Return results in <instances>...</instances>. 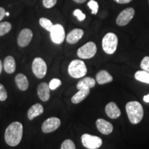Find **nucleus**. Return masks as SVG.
Here are the masks:
<instances>
[{
  "mask_svg": "<svg viewBox=\"0 0 149 149\" xmlns=\"http://www.w3.org/2000/svg\"><path fill=\"white\" fill-rule=\"evenodd\" d=\"M140 66L142 70L149 72V57H144V59L141 60Z\"/></svg>",
  "mask_w": 149,
  "mask_h": 149,
  "instance_id": "29",
  "label": "nucleus"
},
{
  "mask_svg": "<svg viewBox=\"0 0 149 149\" xmlns=\"http://www.w3.org/2000/svg\"><path fill=\"white\" fill-rule=\"evenodd\" d=\"M33 34L31 29H24L20 32L17 38L18 45L20 47H26L32 40Z\"/></svg>",
  "mask_w": 149,
  "mask_h": 149,
  "instance_id": "11",
  "label": "nucleus"
},
{
  "mask_svg": "<svg viewBox=\"0 0 149 149\" xmlns=\"http://www.w3.org/2000/svg\"><path fill=\"white\" fill-rule=\"evenodd\" d=\"M6 15L9 16V15H10V13H8V12H6Z\"/></svg>",
  "mask_w": 149,
  "mask_h": 149,
  "instance_id": "37",
  "label": "nucleus"
},
{
  "mask_svg": "<svg viewBox=\"0 0 149 149\" xmlns=\"http://www.w3.org/2000/svg\"><path fill=\"white\" fill-rule=\"evenodd\" d=\"M74 2L78 3H84L85 1H86L87 0H73Z\"/></svg>",
  "mask_w": 149,
  "mask_h": 149,
  "instance_id": "35",
  "label": "nucleus"
},
{
  "mask_svg": "<svg viewBox=\"0 0 149 149\" xmlns=\"http://www.w3.org/2000/svg\"><path fill=\"white\" fill-rule=\"evenodd\" d=\"M126 111L130 122L133 124H138L144 117L143 107L138 102H128L126 105Z\"/></svg>",
  "mask_w": 149,
  "mask_h": 149,
  "instance_id": "2",
  "label": "nucleus"
},
{
  "mask_svg": "<svg viewBox=\"0 0 149 149\" xmlns=\"http://www.w3.org/2000/svg\"><path fill=\"white\" fill-rule=\"evenodd\" d=\"M40 24L41 26L44 28V29H46L47 31H49V32L50 31H51V28L53 27V24L52 23L51 20H49L47 18H44V17H42L40 19Z\"/></svg>",
  "mask_w": 149,
  "mask_h": 149,
  "instance_id": "24",
  "label": "nucleus"
},
{
  "mask_svg": "<svg viewBox=\"0 0 149 149\" xmlns=\"http://www.w3.org/2000/svg\"><path fill=\"white\" fill-rule=\"evenodd\" d=\"M118 44V39L115 33H109L102 40V48L104 51L109 55H112L116 51Z\"/></svg>",
  "mask_w": 149,
  "mask_h": 149,
  "instance_id": "4",
  "label": "nucleus"
},
{
  "mask_svg": "<svg viewBox=\"0 0 149 149\" xmlns=\"http://www.w3.org/2000/svg\"><path fill=\"white\" fill-rule=\"evenodd\" d=\"M44 113V107L41 104H35L33 105L28 111V117L30 120H32L35 117L42 115Z\"/></svg>",
  "mask_w": 149,
  "mask_h": 149,
  "instance_id": "17",
  "label": "nucleus"
},
{
  "mask_svg": "<svg viewBox=\"0 0 149 149\" xmlns=\"http://www.w3.org/2000/svg\"><path fill=\"white\" fill-rule=\"evenodd\" d=\"M97 53L96 44L93 42H89L80 47L77 50V56L81 59H91Z\"/></svg>",
  "mask_w": 149,
  "mask_h": 149,
  "instance_id": "5",
  "label": "nucleus"
},
{
  "mask_svg": "<svg viewBox=\"0 0 149 149\" xmlns=\"http://www.w3.org/2000/svg\"><path fill=\"white\" fill-rule=\"evenodd\" d=\"M3 68L5 71L8 74H12L15 71L16 64L15 60L12 56H8L4 59L3 62Z\"/></svg>",
  "mask_w": 149,
  "mask_h": 149,
  "instance_id": "19",
  "label": "nucleus"
},
{
  "mask_svg": "<svg viewBox=\"0 0 149 149\" xmlns=\"http://www.w3.org/2000/svg\"><path fill=\"white\" fill-rule=\"evenodd\" d=\"M96 126L99 131L104 135H109L113 130V125L104 119H98L96 121Z\"/></svg>",
  "mask_w": 149,
  "mask_h": 149,
  "instance_id": "12",
  "label": "nucleus"
},
{
  "mask_svg": "<svg viewBox=\"0 0 149 149\" xmlns=\"http://www.w3.org/2000/svg\"><path fill=\"white\" fill-rule=\"evenodd\" d=\"M135 15V10L133 8H127L122 10L116 19V23L120 26H124L130 22Z\"/></svg>",
  "mask_w": 149,
  "mask_h": 149,
  "instance_id": "9",
  "label": "nucleus"
},
{
  "mask_svg": "<svg viewBox=\"0 0 149 149\" xmlns=\"http://www.w3.org/2000/svg\"><path fill=\"white\" fill-rule=\"evenodd\" d=\"M107 115L111 119H117L120 116L121 111L115 102H110L105 108Z\"/></svg>",
  "mask_w": 149,
  "mask_h": 149,
  "instance_id": "15",
  "label": "nucleus"
},
{
  "mask_svg": "<svg viewBox=\"0 0 149 149\" xmlns=\"http://www.w3.org/2000/svg\"><path fill=\"white\" fill-rule=\"evenodd\" d=\"M23 135V125L19 122H14L6 129L4 138L10 146H16L19 144Z\"/></svg>",
  "mask_w": 149,
  "mask_h": 149,
  "instance_id": "1",
  "label": "nucleus"
},
{
  "mask_svg": "<svg viewBox=\"0 0 149 149\" xmlns=\"http://www.w3.org/2000/svg\"><path fill=\"white\" fill-rule=\"evenodd\" d=\"M84 35V31L80 29H73L66 37V42L68 44H74L79 42Z\"/></svg>",
  "mask_w": 149,
  "mask_h": 149,
  "instance_id": "14",
  "label": "nucleus"
},
{
  "mask_svg": "<svg viewBox=\"0 0 149 149\" xmlns=\"http://www.w3.org/2000/svg\"><path fill=\"white\" fill-rule=\"evenodd\" d=\"M61 84V81L60 79H57V78H53V79L50 81L49 83V88L51 90H55L60 86Z\"/></svg>",
  "mask_w": 149,
  "mask_h": 149,
  "instance_id": "27",
  "label": "nucleus"
},
{
  "mask_svg": "<svg viewBox=\"0 0 149 149\" xmlns=\"http://www.w3.org/2000/svg\"><path fill=\"white\" fill-rule=\"evenodd\" d=\"M50 36L52 42L56 44H60L64 41L65 31L60 24L53 25L50 31Z\"/></svg>",
  "mask_w": 149,
  "mask_h": 149,
  "instance_id": "8",
  "label": "nucleus"
},
{
  "mask_svg": "<svg viewBox=\"0 0 149 149\" xmlns=\"http://www.w3.org/2000/svg\"><path fill=\"white\" fill-rule=\"evenodd\" d=\"M81 142L83 146L88 149H97L102 145V139L97 136L84 134L81 136Z\"/></svg>",
  "mask_w": 149,
  "mask_h": 149,
  "instance_id": "7",
  "label": "nucleus"
},
{
  "mask_svg": "<svg viewBox=\"0 0 149 149\" xmlns=\"http://www.w3.org/2000/svg\"><path fill=\"white\" fill-rule=\"evenodd\" d=\"M135 78L137 81L149 84V72L146 70H138L135 72Z\"/></svg>",
  "mask_w": 149,
  "mask_h": 149,
  "instance_id": "22",
  "label": "nucleus"
},
{
  "mask_svg": "<svg viewBox=\"0 0 149 149\" xmlns=\"http://www.w3.org/2000/svg\"><path fill=\"white\" fill-rule=\"evenodd\" d=\"M50 90L49 85L47 83H40L37 87V94L40 100L44 102L48 101L50 98Z\"/></svg>",
  "mask_w": 149,
  "mask_h": 149,
  "instance_id": "13",
  "label": "nucleus"
},
{
  "mask_svg": "<svg viewBox=\"0 0 149 149\" xmlns=\"http://www.w3.org/2000/svg\"><path fill=\"white\" fill-rule=\"evenodd\" d=\"M114 1L120 4H125V3H130V1H132V0H114Z\"/></svg>",
  "mask_w": 149,
  "mask_h": 149,
  "instance_id": "33",
  "label": "nucleus"
},
{
  "mask_svg": "<svg viewBox=\"0 0 149 149\" xmlns=\"http://www.w3.org/2000/svg\"><path fill=\"white\" fill-rule=\"evenodd\" d=\"M68 72L72 77L78 79L84 77L87 73V68L83 61L74 59L70 63L68 68Z\"/></svg>",
  "mask_w": 149,
  "mask_h": 149,
  "instance_id": "3",
  "label": "nucleus"
},
{
  "mask_svg": "<svg viewBox=\"0 0 149 149\" xmlns=\"http://www.w3.org/2000/svg\"><path fill=\"white\" fill-rule=\"evenodd\" d=\"M61 125V121L57 117H50L42 124V130L44 133H49L55 131Z\"/></svg>",
  "mask_w": 149,
  "mask_h": 149,
  "instance_id": "10",
  "label": "nucleus"
},
{
  "mask_svg": "<svg viewBox=\"0 0 149 149\" xmlns=\"http://www.w3.org/2000/svg\"><path fill=\"white\" fill-rule=\"evenodd\" d=\"M32 70L35 77L38 79H42L45 77L47 72V65L41 57H36L33 61Z\"/></svg>",
  "mask_w": 149,
  "mask_h": 149,
  "instance_id": "6",
  "label": "nucleus"
},
{
  "mask_svg": "<svg viewBox=\"0 0 149 149\" xmlns=\"http://www.w3.org/2000/svg\"><path fill=\"white\" fill-rule=\"evenodd\" d=\"M61 149H76L75 145L71 139H66L61 144Z\"/></svg>",
  "mask_w": 149,
  "mask_h": 149,
  "instance_id": "26",
  "label": "nucleus"
},
{
  "mask_svg": "<svg viewBox=\"0 0 149 149\" xmlns=\"http://www.w3.org/2000/svg\"><path fill=\"white\" fill-rule=\"evenodd\" d=\"M1 70H2V62H1V59H0V74H1Z\"/></svg>",
  "mask_w": 149,
  "mask_h": 149,
  "instance_id": "36",
  "label": "nucleus"
},
{
  "mask_svg": "<svg viewBox=\"0 0 149 149\" xmlns=\"http://www.w3.org/2000/svg\"><path fill=\"white\" fill-rule=\"evenodd\" d=\"M95 86V80L93 78L88 77L81 79L77 84V88L78 90L81 88H91Z\"/></svg>",
  "mask_w": 149,
  "mask_h": 149,
  "instance_id": "21",
  "label": "nucleus"
},
{
  "mask_svg": "<svg viewBox=\"0 0 149 149\" xmlns=\"http://www.w3.org/2000/svg\"><path fill=\"white\" fill-rule=\"evenodd\" d=\"M15 82L18 88L22 91H26L29 88V82L27 77L24 74L19 73L15 77Z\"/></svg>",
  "mask_w": 149,
  "mask_h": 149,
  "instance_id": "20",
  "label": "nucleus"
},
{
  "mask_svg": "<svg viewBox=\"0 0 149 149\" xmlns=\"http://www.w3.org/2000/svg\"><path fill=\"white\" fill-rule=\"evenodd\" d=\"M5 15H6V11L4 10V8H2V7H0V21L3 19Z\"/></svg>",
  "mask_w": 149,
  "mask_h": 149,
  "instance_id": "32",
  "label": "nucleus"
},
{
  "mask_svg": "<svg viewBox=\"0 0 149 149\" xmlns=\"http://www.w3.org/2000/svg\"><path fill=\"white\" fill-rule=\"evenodd\" d=\"M57 0H43V4L46 8H53L57 3Z\"/></svg>",
  "mask_w": 149,
  "mask_h": 149,
  "instance_id": "31",
  "label": "nucleus"
},
{
  "mask_svg": "<svg viewBox=\"0 0 149 149\" xmlns=\"http://www.w3.org/2000/svg\"><path fill=\"white\" fill-rule=\"evenodd\" d=\"M73 15L74 16H75L77 18L78 21L79 22L84 21L86 18V15L84 13H83L81 12V10H79V9H76V10H74L73 12Z\"/></svg>",
  "mask_w": 149,
  "mask_h": 149,
  "instance_id": "28",
  "label": "nucleus"
},
{
  "mask_svg": "<svg viewBox=\"0 0 149 149\" xmlns=\"http://www.w3.org/2000/svg\"><path fill=\"white\" fill-rule=\"evenodd\" d=\"M96 81L99 84L102 85L111 82L113 81V77L107 70H100L96 74Z\"/></svg>",
  "mask_w": 149,
  "mask_h": 149,
  "instance_id": "16",
  "label": "nucleus"
},
{
  "mask_svg": "<svg viewBox=\"0 0 149 149\" xmlns=\"http://www.w3.org/2000/svg\"><path fill=\"white\" fill-rule=\"evenodd\" d=\"M89 93H90V89L89 88L79 89V91L72 96L71 102L73 104H79L88 97Z\"/></svg>",
  "mask_w": 149,
  "mask_h": 149,
  "instance_id": "18",
  "label": "nucleus"
},
{
  "mask_svg": "<svg viewBox=\"0 0 149 149\" xmlns=\"http://www.w3.org/2000/svg\"><path fill=\"white\" fill-rule=\"evenodd\" d=\"M12 25L10 22H0V36H3L10 31Z\"/></svg>",
  "mask_w": 149,
  "mask_h": 149,
  "instance_id": "23",
  "label": "nucleus"
},
{
  "mask_svg": "<svg viewBox=\"0 0 149 149\" xmlns=\"http://www.w3.org/2000/svg\"><path fill=\"white\" fill-rule=\"evenodd\" d=\"M7 97H8V95H7L6 90L3 86L1 84H0V101H5Z\"/></svg>",
  "mask_w": 149,
  "mask_h": 149,
  "instance_id": "30",
  "label": "nucleus"
},
{
  "mask_svg": "<svg viewBox=\"0 0 149 149\" xmlns=\"http://www.w3.org/2000/svg\"><path fill=\"white\" fill-rule=\"evenodd\" d=\"M148 2H149V0H148Z\"/></svg>",
  "mask_w": 149,
  "mask_h": 149,
  "instance_id": "38",
  "label": "nucleus"
},
{
  "mask_svg": "<svg viewBox=\"0 0 149 149\" xmlns=\"http://www.w3.org/2000/svg\"><path fill=\"white\" fill-rule=\"evenodd\" d=\"M88 6L89 8L92 10V14L93 15H96L97 13L98 10H99V4L95 0H90L88 2Z\"/></svg>",
  "mask_w": 149,
  "mask_h": 149,
  "instance_id": "25",
  "label": "nucleus"
},
{
  "mask_svg": "<svg viewBox=\"0 0 149 149\" xmlns=\"http://www.w3.org/2000/svg\"><path fill=\"white\" fill-rule=\"evenodd\" d=\"M143 100H144V101L145 102H146V103H148V102H149V94L147 95H145L144 97V98H143Z\"/></svg>",
  "mask_w": 149,
  "mask_h": 149,
  "instance_id": "34",
  "label": "nucleus"
}]
</instances>
